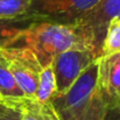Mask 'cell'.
Returning <instances> with one entry per match:
<instances>
[{
  "label": "cell",
  "mask_w": 120,
  "mask_h": 120,
  "mask_svg": "<svg viewBox=\"0 0 120 120\" xmlns=\"http://www.w3.org/2000/svg\"><path fill=\"white\" fill-rule=\"evenodd\" d=\"M14 45L30 48L38 56L42 67L51 64L57 55L70 49L92 50L90 43L79 33L76 26L39 21L32 22Z\"/></svg>",
  "instance_id": "6da1fadb"
},
{
  "label": "cell",
  "mask_w": 120,
  "mask_h": 120,
  "mask_svg": "<svg viewBox=\"0 0 120 120\" xmlns=\"http://www.w3.org/2000/svg\"><path fill=\"white\" fill-rule=\"evenodd\" d=\"M99 0H30L23 15L32 21L75 26Z\"/></svg>",
  "instance_id": "7a4b0ae2"
},
{
  "label": "cell",
  "mask_w": 120,
  "mask_h": 120,
  "mask_svg": "<svg viewBox=\"0 0 120 120\" xmlns=\"http://www.w3.org/2000/svg\"><path fill=\"white\" fill-rule=\"evenodd\" d=\"M98 60L87 67L74 84L62 94H56L51 104L62 120H74L87 106L97 89Z\"/></svg>",
  "instance_id": "3957f363"
},
{
  "label": "cell",
  "mask_w": 120,
  "mask_h": 120,
  "mask_svg": "<svg viewBox=\"0 0 120 120\" xmlns=\"http://www.w3.org/2000/svg\"><path fill=\"white\" fill-rule=\"evenodd\" d=\"M0 52L25 97L34 98L39 76L43 68L35 52L25 45H12L0 49Z\"/></svg>",
  "instance_id": "277c9868"
},
{
  "label": "cell",
  "mask_w": 120,
  "mask_h": 120,
  "mask_svg": "<svg viewBox=\"0 0 120 120\" xmlns=\"http://www.w3.org/2000/svg\"><path fill=\"white\" fill-rule=\"evenodd\" d=\"M120 19V0H99L97 5L75 25L99 58L109 23Z\"/></svg>",
  "instance_id": "5b68a950"
},
{
  "label": "cell",
  "mask_w": 120,
  "mask_h": 120,
  "mask_svg": "<svg viewBox=\"0 0 120 120\" xmlns=\"http://www.w3.org/2000/svg\"><path fill=\"white\" fill-rule=\"evenodd\" d=\"M97 60L90 49H70L57 55L51 62L57 94L65 92L80 74Z\"/></svg>",
  "instance_id": "8992f818"
},
{
  "label": "cell",
  "mask_w": 120,
  "mask_h": 120,
  "mask_svg": "<svg viewBox=\"0 0 120 120\" xmlns=\"http://www.w3.org/2000/svg\"><path fill=\"white\" fill-rule=\"evenodd\" d=\"M97 89L107 105L120 104V52L98 58Z\"/></svg>",
  "instance_id": "52a82bcc"
},
{
  "label": "cell",
  "mask_w": 120,
  "mask_h": 120,
  "mask_svg": "<svg viewBox=\"0 0 120 120\" xmlns=\"http://www.w3.org/2000/svg\"><path fill=\"white\" fill-rule=\"evenodd\" d=\"M4 104L15 109L19 112L20 120H62L50 101L23 97Z\"/></svg>",
  "instance_id": "ba28073f"
},
{
  "label": "cell",
  "mask_w": 120,
  "mask_h": 120,
  "mask_svg": "<svg viewBox=\"0 0 120 120\" xmlns=\"http://www.w3.org/2000/svg\"><path fill=\"white\" fill-rule=\"evenodd\" d=\"M32 22L34 21L25 16L11 20H0V49L14 45L20 35Z\"/></svg>",
  "instance_id": "9c48e42d"
},
{
  "label": "cell",
  "mask_w": 120,
  "mask_h": 120,
  "mask_svg": "<svg viewBox=\"0 0 120 120\" xmlns=\"http://www.w3.org/2000/svg\"><path fill=\"white\" fill-rule=\"evenodd\" d=\"M23 97V92L14 79L6 60L0 52V101L9 103Z\"/></svg>",
  "instance_id": "30bf717a"
},
{
  "label": "cell",
  "mask_w": 120,
  "mask_h": 120,
  "mask_svg": "<svg viewBox=\"0 0 120 120\" xmlns=\"http://www.w3.org/2000/svg\"><path fill=\"white\" fill-rule=\"evenodd\" d=\"M56 94H57L56 79L52 71V67L51 64H49L43 67L41 70L34 98L40 101H51V99Z\"/></svg>",
  "instance_id": "8fae6325"
},
{
  "label": "cell",
  "mask_w": 120,
  "mask_h": 120,
  "mask_svg": "<svg viewBox=\"0 0 120 120\" xmlns=\"http://www.w3.org/2000/svg\"><path fill=\"white\" fill-rule=\"evenodd\" d=\"M106 111H107V103L99 92V90L96 89L87 106L74 120H105Z\"/></svg>",
  "instance_id": "7c38bea8"
},
{
  "label": "cell",
  "mask_w": 120,
  "mask_h": 120,
  "mask_svg": "<svg viewBox=\"0 0 120 120\" xmlns=\"http://www.w3.org/2000/svg\"><path fill=\"white\" fill-rule=\"evenodd\" d=\"M117 52H120V19L112 20L109 23L101 45L100 57Z\"/></svg>",
  "instance_id": "4fadbf2b"
},
{
  "label": "cell",
  "mask_w": 120,
  "mask_h": 120,
  "mask_svg": "<svg viewBox=\"0 0 120 120\" xmlns=\"http://www.w3.org/2000/svg\"><path fill=\"white\" fill-rule=\"evenodd\" d=\"M29 5L30 0H0V20L23 16Z\"/></svg>",
  "instance_id": "5bb4252c"
},
{
  "label": "cell",
  "mask_w": 120,
  "mask_h": 120,
  "mask_svg": "<svg viewBox=\"0 0 120 120\" xmlns=\"http://www.w3.org/2000/svg\"><path fill=\"white\" fill-rule=\"evenodd\" d=\"M0 120H20L19 112L12 106L0 101Z\"/></svg>",
  "instance_id": "9a60e30c"
},
{
  "label": "cell",
  "mask_w": 120,
  "mask_h": 120,
  "mask_svg": "<svg viewBox=\"0 0 120 120\" xmlns=\"http://www.w3.org/2000/svg\"><path fill=\"white\" fill-rule=\"evenodd\" d=\"M105 120H120V104L107 105Z\"/></svg>",
  "instance_id": "2e32d148"
}]
</instances>
